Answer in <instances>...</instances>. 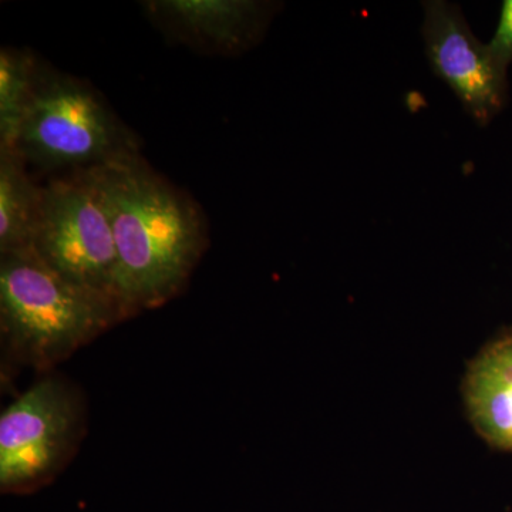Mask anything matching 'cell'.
I'll return each instance as SVG.
<instances>
[{"label":"cell","instance_id":"obj_1","mask_svg":"<svg viewBox=\"0 0 512 512\" xmlns=\"http://www.w3.org/2000/svg\"><path fill=\"white\" fill-rule=\"evenodd\" d=\"M93 168L116 242L121 303L130 315L164 305L204 249L200 212L136 154Z\"/></svg>","mask_w":512,"mask_h":512},{"label":"cell","instance_id":"obj_2","mask_svg":"<svg viewBox=\"0 0 512 512\" xmlns=\"http://www.w3.org/2000/svg\"><path fill=\"white\" fill-rule=\"evenodd\" d=\"M124 316L119 302L70 281L32 248L2 255V335L26 365L52 367Z\"/></svg>","mask_w":512,"mask_h":512},{"label":"cell","instance_id":"obj_3","mask_svg":"<svg viewBox=\"0 0 512 512\" xmlns=\"http://www.w3.org/2000/svg\"><path fill=\"white\" fill-rule=\"evenodd\" d=\"M16 153L43 168L99 167L134 153L127 130L86 84L37 73Z\"/></svg>","mask_w":512,"mask_h":512},{"label":"cell","instance_id":"obj_4","mask_svg":"<svg viewBox=\"0 0 512 512\" xmlns=\"http://www.w3.org/2000/svg\"><path fill=\"white\" fill-rule=\"evenodd\" d=\"M32 249L70 281L123 306L116 242L94 168L43 187Z\"/></svg>","mask_w":512,"mask_h":512},{"label":"cell","instance_id":"obj_5","mask_svg":"<svg viewBox=\"0 0 512 512\" xmlns=\"http://www.w3.org/2000/svg\"><path fill=\"white\" fill-rule=\"evenodd\" d=\"M83 409L69 384L46 377L0 416V485L6 493L46 483L72 456Z\"/></svg>","mask_w":512,"mask_h":512},{"label":"cell","instance_id":"obj_6","mask_svg":"<svg viewBox=\"0 0 512 512\" xmlns=\"http://www.w3.org/2000/svg\"><path fill=\"white\" fill-rule=\"evenodd\" d=\"M421 33L434 74L453 90L476 123L490 124L507 104V73L498 69L487 45L471 32L460 6L446 0L424 2Z\"/></svg>","mask_w":512,"mask_h":512},{"label":"cell","instance_id":"obj_7","mask_svg":"<svg viewBox=\"0 0 512 512\" xmlns=\"http://www.w3.org/2000/svg\"><path fill=\"white\" fill-rule=\"evenodd\" d=\"M464 402L474 429L490 446L512 453V329L468 365Z\"/></svg>","mask_w":512,"mask_h":512},{"label":"cell","instance_id":"obj_8","mask_svg":"<svg viewBox=\"0 0 512 512\" xmlns=\"http://www.w3.org/2000/svg\"><path fill=\"white\" fill-rule=\"evenodd\" d=\"M148 5L185 39L224 52L254 42L266 19L265 6L248 0H165Z\"/></svg>","mask_w":512,"mask_h":512},{"label":"cell","instance_id":"obj_9","mask_svg":"<svg viewBox=\"0 0 512 512\" xmlns=\"http://www.w3.org/2000/svg\"><path fill=\"white\" fill-rule=\"evenodd\" d=\"M15 150L0 148V255L33 247L43 187H37Z\"/></svg>","mask_w":512,"mask_h":512},{"label":"cell","instance_id":"obj_10","mask_svg":"<svg viewBox=\"0 0 512 512\" xmlns=\"http://www.w3.org/2000/svg\"><path fill=\"white\" fill-rule=\"evenodd\" d=\"M37 73L28 53L10 49L0 52V148L15 150Z\"/></svg>","mask_w":512,"mask_h":512},{"label":"cell","instance_id":"obj_11","mask_svg":"<svg viewBox=\"0 0 512 512\" xmlns=\"http://www.w3.org/2000/svg\"><path fill=\"white\" fill-rule=\"evenodd\" d=\"M487 47L498 69L507 73L512 63V0L503 2L500 22Z\"/></svg>","mask_w":512,"mask_h":512}]
</instances>
